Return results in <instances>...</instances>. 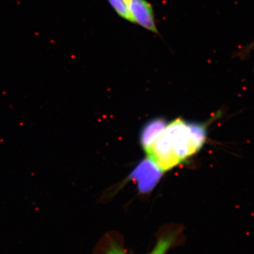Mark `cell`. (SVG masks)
Instances as JSON below:
<instances>
[{
	"label": "cell",
	"instance_id": "1",
	"mask_svg": "<svg viewBox=\"0 0 254 254\" xmlns=\"http://www.w3.org/2000/svg\"><path fill=\"white\" fill-rule=\"evenodd\" d=\"M218 113L207 123L187 121L177 118L168 123L161 134L145 152L163 173L172 170L198 153L208 138V127L218 118Z\"/></svg>",
	"mask_w": 254,
	"mask_h": 254
},
{
	"label": "cell",
	"instance_id": "2",
	"mask_svg": "<svg viewBox=\"0 0 254 254\" xmlns=\"http://www.w3.org/2000/svg\"><path fill=\"white\" fill-rule=\"evenodd\" d=\"M163 172L148 157L135 165L130 173V180L136 183L140 193L151 192L158 185Z\"/></svg>",
	"mask_w": 254,
	"mask_h": 254
},
{
	"label": "cell",
	"instance_id": "3",
	"mask_svg": "<svg viewBox=\"0 0 254 254\" xmlns=\"http://www.w3.org/2000/svg\"><path fill=\"white\" fill-rule=\"evenodd\" d=\"M127 9L133 20V23L148 30V31L159 34L155 23L153 6L146 0H125Z\"/></svg>",
	"mask_w": 254,
	"mask_h": 254
},
{
	"label": "cell",
	"instance_id": "4",
	"mask_svg": "<svg viewBox=\"0 0 254 254\" xmlns=\"http://www.w3.org/2000/svg\"><path fill=\"white\" fill-rule=\"evenodd\" d=\"M168 125V121L163 118H155L148 120L142 127L139 134V142L142 149L146 152L149 149L155 140L161 134L165 127Z\"/></svg>",
	"mask_w": 254,
	"mask_h": 254
},
{
	"label": "cell",
	"instance_id": "5",
	"mask_svg": "<svg viewBox=\"0 0 254 254\" xmlns=\"http://www.w3.org/2000/svg\"><path fill=\"white\" fill-rule=\"evenodd\" d=\"M177 235L176 230H170L165 232L163 235L159 238L154 250L149 254H165L169 249L172 247L175 242ZM105 254H129L127 253L125 249L118 243L115 242H110L105 251Z\"/></svg>",
	"mask_w": 254,
	"mask_h": 254
},
{
	"label": "cell",
	"instance_id": "6",
	"mask_svg": "<svg viewBox=\"0 0 254 254\" xmlns=\"http://www.w3.org/2000/svg\"><path fill=\"white\" fill-rule=\"evenodd\" d=\"M108 1L118 16L124 18V19L127 20V21H129L130 23H133V18L128 12V9H127L125 0H108Z\"/></svg>",
	"mask_w": 254,
	"mask_h": 254
},
{
	"label": "cell",
	"instance_id": "7",
	"mask_svg": "<svg viewBox=\"0 0 254 254\" xmlns=\"http://www.w3.org/2000/svg\"><path fill=\"white\" fill-rule=\"evenodd\" d=\"M253 53H254V40L242 48V49L237 51L235 57L240 58L241 60H245L250 58Z\"/></svg>",
	"mask_w": 254,
	"mask_h": 254
}]
</instances>
